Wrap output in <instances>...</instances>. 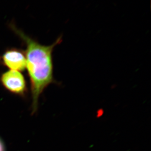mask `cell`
I'll return each mask as SVG.
<instances>
[{
    "label": "cell",
    "mask_w": 151,
    "mask_h": 151,
    "mask_svg": "<svg viewBox=\"0 0 151 151\" xmlns=\"http://www.w3.org/2000/svg\"><path fill=\"white\" fill-rule=\"evenodd\" d=\"M0 81L8 91L19 96H24L27 92V86L24 76L19 71L9 70L3 73Z\"/></svg>",
    "instance_id": "obj_2"
},
{
    "label": "cell",
    "mask_w": 151,
    "mask_h": 151,
    "mask_svg": "<svg viewBox=\"0 0 151 151\" xmlns=\"http://www.w3.org/2000/svg\"><path fill=\"white\" fill-rule=\"evenodd\" d=\"M0 151H4V146L3 141L0 139Z\"/></svg>",
    "instance_id": "obj_4"
},
{
    "label": "cell",
    "mask_w": 151,
    "mask_h": 151,
    "mask_svg": "<svg viewBox=\"0 0 151 151\" xmlns=\"http://www.w3.org/2000/svg\"><path fill=\"white\" fill-rule=\"evenodd\" d=\"M26 64L24 52L19 49L13 48L7 49L0 57V64L12 70L24 71L26 68Z\"/></svg>",
    "instance_id": "obj_3"
},
{
    "label": "cell",
    "mask_w": 151,
    "mask_h": 151,
    "mask_svg": "<svg viewBox=\"0 0 151 151\" xmlns=\"http://www.w3.org/2000/svg\"><path fill=\"white\" fill-rule=\"evenodd\" d=\"M14 33L26 45L24 52L26 68L30 78L32 95V113L38 110L39 98L45 89L51 84H57L53 75L52 53L55 47L62 42L61 36L50 45H44L34 40L15 25H10Z\"/></svg>",
    "instance_id": "obj_1"
}]
</instances>
